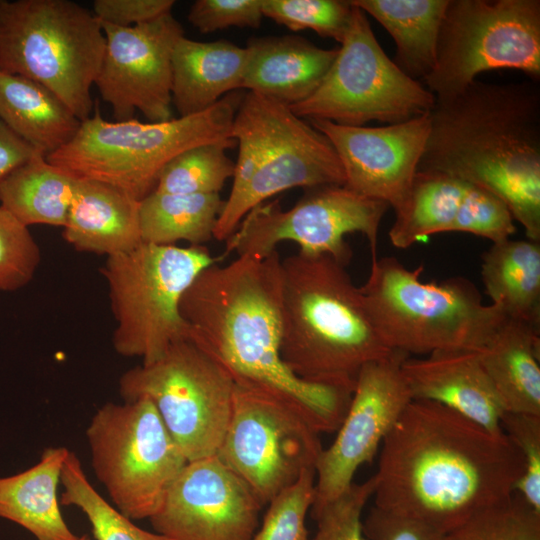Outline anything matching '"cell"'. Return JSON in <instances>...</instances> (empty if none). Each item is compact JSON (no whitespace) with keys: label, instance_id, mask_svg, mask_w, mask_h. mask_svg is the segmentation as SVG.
Segmentation results:
<instances>
[{"label":"cell","instance_id":"6da1fadb","mask_svg":"<svg viewBox=\"0 0 540 540\" xmlns=\"http://www.w3.org/2000/svg\"><path fill=\"white\" fill-rule=\"evenodd\" d=\"M524 468L506 434L449 408L412 400L381 445L374 506L448 533L510 498Z\"/></svg>","mask_w":540,"mask_h":540},{"label":"cell","instance_id":"7a4b0ae2","mask_svg":"<svg viewBox=\"0 0 540 540\" xmlns=\"http://www.w3.org/2000/svg\"><path fill=\"white\" fill-rule=\"evenodd\" d=\"M189 339L237 385L269 394L292 408L318 433L337 431L353 391L304 381L285 365L281 259L238 256L202 270L179 305Z\"/></svg>","mask_w":540,"mask_h":540},{"label":"cell","instance_id":"3957f363","mask_svg":"<svg viewBox=\"0 0 540 540\" xmlns=\"http://www.w3.org/2000/svg\"><path fill=\"white\" fill-rule=\"evenodd\" d=\"M417 171L443 173L505 202L529 240L540 242V88L536 81L475 80L435 100Z\"/></svg>","mask_w":540,"mask_h":540},{"label":"cell","instance_id":"277c9868","mask_svg":"<svg viewBox=\"0 0 540 540\" xmlns=\"http://www.w3.org/2000/svg\"><path fill=\"white\" fill-rule=\"evenodd\" d=\"M280 354L300 379L353 391L361 368L388 355L360 287L328 255L281 260Z\"/></svg>","mask_w":540,"mask_h":540},{"label":"cell","instance_id":"5b68a950","mask_svg":"<svg viewBox=\"0 0 540 540\" xmlns=\"http://www.w3.org/2000/svg\"><path fill=\"white\" fill-rule=\"evenodd\" d=\"M422 271L395 257L372 259L360 289L384 344L408 355L481 349L505 315L485 305L468 279L422 282Z\"/></svg>","mask_w":540,"mask_h":540},{"label":"cell","instance_id":"8992f818","mask_svg":"<svg viewBox=\"0 0 540 540\" xmlns=\"http://www.w3.org/2000/svg\"><path fill=\"white\" fill-rule=\"evenodd\" d=\"M243 95L232 92L210 109L161 122H110L95 112L47 161L77 178L114 186L141 201L155 189L164 166L196 145L234 140L231 128Z\"/></svg>","mask_w":540,"mask_h":540},{"label":"cell","instance_id":"52a82bcc","mask_svg":"<svg viewBox=\"0 0 540 540\" xmlns=\"http://www.w3.org/2000/svg\"><path fill=\"white\" fill-rule=\"evenodd\" d=\"M105 35L92 11L70 0H3L0 70L56 94L82 122L92 116Z\"/></svg>","mask_w":540,"mask_h":540},{"label":"cell","instance_id":"ba28073f","mask_svg":"<svg viewBox=\"0 0 540 540\" xmlns=\"http://www.w3.org/2000/svg\"><path fill=\"white\" fill-rule=\"evenodd\" d=\"M216 260L203 245L143 242L108 256L101 273L117 323L112 337L116 353L149 364L172 344L189 339L180 300L197 275Z\"/></svg>","mask_w":540,"mask_h":540},{"label":"cell","instance_id":"9c48e42d","mask_svg":"<svg viewBox=\"0 0 540 540\" xmlns=\"http://www.w3.org/2000/svg\"><path fill=\"white\" fill-rule=\"evenodd\" d=\"M86 438L97 479L115 507L132 520L150 519L156 513L188 462L145 397L101 406Z\"/></svg>","mask_w":540,"mask_h":540},{"label":"cell","instance_id":"30bf717a","mask_svg":"<svg viewBox=\"0 0 540 540\" xmlns=\"http://www.w3.org/2000/svg\"><path fill=\"white\" fill-rule=\"evenodd\" d=\"M494 69H517L539 80V0H449L435 66L423 80L427 89L437 100L450 98Z\"/></svg>","mask_w":540,"mask_h":540},{"label":"cell","instance_id":"8fae6325","mask_svg":"<svg viewBox=\"0 0 540 540\" xmlns=\"http://www.w3.org/2000/svg\"><path fill=\"white\" fill-rule=\"evenodd\" d=\"M435 100L387 56L366 14L353 5L348 28L323 81L311 96L290 109L307 120L345 126H364L370 121L389 125L428 114Z\"/></svg>","mask_w":540,"mask_h":540},{"label":"cell","instance_id":"7c38bea8","mask_svg":"<svg viewBox=\"0 0 540 540\" xmlns=\"http://www.w3.org/2000/svg\"><path fill=\"white\" fill-rule=\"evenodd\" d=\"M231 376L190 339L119 379L124 401L149 399L188 461L215 456L233 403Z\"/></svg>","mask_w":540,"mask_h":540},{"label":"cell","instance_id":"4fadbf2b","mask_svg":"<svg viewBox=\"0 0 540 540\" xmlns=\"http://www.w3.org/2000/svg\"><path fill=\"white\" fill-rule=\"evenodd\" d=\"M389 207L346 185L312 188L287 210L278 200L253 208L225 241L224 254L264 258L279 243L292 241L299 246V252L328 255L346 266L352 251L345 236L359 232L367 238L375 258L379 226Z\"/></svg>","mask_w":540,"mask_h":540},{"label":"cell","instance_id":"5bb4252c","mask_svg":"<svg viewBox=\"0 0 540 540\" xmlns=\"http://www.w3.org/2000/svg\"><path fill=\"white\" fill-rule=\"evenodd\" d=\"M319 433L285 402L262 391L234 387L219 459L252 490L262 506L314 468Z\"/></svg>","mask_w":540,"mask_h":540},{"label":"cell","instance_id":"9a60e30c","mask_svg":"<svg viewBox=\"0 0 540 540\" xmlns=\"http://www.w3.org/2000/svg\"><path fill=\"white\" fill-rule=\"evenodd\" d=\"M407 357L404 352L392 350L359 371L337 435L317 459L311 508L336 498L354 483L358 468L373 461L378 448L413 400L401 368Z\"/></svg>","mask_w":540,"mask_h":540},{"label":"cell","instance_id":"2e32d148","mask_svg":"<svg viewBox=\"0 0 540 540\" xmlns=\"http://www.w3.org/2000/svg\"><path fill=\"white\" fill-rule=\"evenodd\" d=\"M100 24L106 42L94 85L116 121L136 110L149 122L172 119L171 57L184 35L179 21L171 12L133 27Z\"/></svg>","mask_w":540,"mask_h":540},{"label":"cell","instance_id":"e0dca14e","mask_svg":"<svg viewBox=\"0 0 540 540\" xmlns=\"http://www.w3.org/2000/svg\"><path fill=\"white\" fill-rule=\"evenodd\" d=\"M269 143L251 180L224 200L213 238L226 241L246 214L270 197L295 187L345 185V174L329 139L290 107L267 98Z\"/></svg>","mask_w":540,"mask_h":540},{"label":"cell","instance_id":"ac0fdd59","mask_svg":"<svg viewBox=\"0 0 540 540\" xmlns=\"http://www.w3.org/2000/svg\"><path fill=\"white\" fill-rule=\"evenodd\" d=\"M262 507L215 455L188 461L149 520L171 540H251Z\"/></svg>","mask_w":540,"mask_h":540},{"label":"cell","instance_id":"d6986e66","mask_svg":"<svg viewBox=\"0 0 540 540\" xmlns=\"http://www.w3.org/2000/svg\"><path fill=\"white\" fill-rule=\"evenodd\" d=\"M333 145L345 185L397 210L405 201L429 135V113L380 127L307 120Z\"/></svg>","mask_w":540,"mask_h":540},{"label":"cell","instance_id":"ffe728a7","mask_svg":"<svg viewBox=\"0 0 540 540\" xmlns=\"http://www.w3.org/2000/svg\"><path fill=\"white\" fill-rule=\"evenodd\" d=\"M401 368L413 400L438 403L493 434H504L505 411L477 351L452 349L425 358L407 357Z\"/></svg>","mask_w":540,"mask_h":540},{"label":"cell","instance_id":"44dd1931","mask_svg":"<svg viewBox=\"0 0 540 540\" xmlns=\"http://www.w3.org/2000/svg\"><path fill=\"white\" fill-rule=\"evenodd\" d=\"M245 48L242 89L288 107L315 92L338 51L295 35L251 38Z\"/></svg>","mask_w":540,"mask_h":540},{"label":"cell","instance_id":"7402d4cb","mask_svg":"<svg viewBox=\"0 0 540 540\" xmlns=\"http://www.w3.org/2000/svg\"><path fill=\"white\" fill-rule=\"evenodd\" d=\"M246 48L227 41L181 36L171 57V100L179 117L202 113L242 89Z\"/></svg>","mask_w":540,"mask_h":540},{"label":"cell","instance_id":"603a6c76","mask_svg":"<svg viewBox=\"0 0 540 540\" xmlns=\"http://www.w3.org/2000/svg\"><path fill=\"white\" fill-rule=\"evenodd\" d=\"M140 201L109 184L79 178L63 238L80 252L112 256L142 243Z\"/></svg>","mask_w":540,"mask_h":540},{"label":"cell","instance_id":"cb8c5ba5","mask_svg":"<svg viewBox=\"0 0 540 540\" xmlns=\"http://www.w3.org/2000/svg\"><path fill=\"white\" fill-rule=\"evenodd\" d=\"M477 352L504 411L540 415V327L504 316Z\"/></svg>","mask_w":540,"mask_h":540},{"label":"cell","instance_id":"d4e9b609","mask_svg":"<svg viewBox=\"0 0 540 540\" xmlns=\"http://www.w3.org/2000/svg\"><path fill=\"white\" fill-rule=\"evenodd\" d=\"M65 447L46 448L37 464L0 478V517L28 530L37 540H76L60 510L57 487Z\"/></svg>","mask_w":540,"mask_h":540},{"label":"cell","instance_id":"484cf974","mask_svg":"<svg viewBox=\"0 0 540 540\" xmlns=\"http://www.w3.org/2000/svg\"><path fill=\"white\" fill-rule=\"evenodd\" d=\"M0 119L45 157L78 132L81 121L51 90L0 70Z\"/></svg>","mask_w":540,"mask_h":540},{"label":"cell","instance_id":"4316f807","mask_svg":"<svg viewBox=\"0 0 540 540\" xmlns=\"http://www.w3.org/2000/svg\"><path fill=\"white\" fill-rule=\"evenodd\" d=\"M481 276L491 305L508 318L540 327V242L493 243L482 255Z\"/></svg>","mask_w":540,"mask_h":540},{"label":"cell","instance_id":"83f0119b","mask_svg":"<svg viewBox=\"0 0 540 540\" xmlns=\"http://www.w3.org/2000/svg\"><path fill=\"white\" fill-rule=\"evenodd\" d=\"M376 19L396 44L394 63L410 78L433 70L440 26L449 0H351Z\"/></svg>","mask_w":540,"mask_h":540},{"label":"cell","instance_id":"f1b7e54d","mask_svg":"<svg viewBox=\"0 0 540 540\" xmlns=\"http://www.w3.org/2000/svg\"><path fill=\"white\" fill-rule=\"evenodd\" d=\"M79 178L37 154L0 181V206L26 227H64Z\"/></svg>","mask_w":540,"mask_h":540},{"label":"cell","instance_id":"f546056e","mask_svg":"<svg viewBox=\"0 0 540 540\" xmlns=\"http://www.w3.org/2000/svg\"><path fill=\"white\" fill-rule=\"evenodd\" d=\"M468 183L452 176L417 171L389 230L392 245L406 249L429 236L452 232Z\"/></svg>","mask_w":540,"mask_h":540},{"label":"cell","instance_id":"4dcf8cb0","mask_svg":"<svg viewBox=\"0 0 540 540\" xmlns=\"http://www.w3.org/2000/svg\"><path fill=\"white\" fill-rule=\"evenodd\" d=\"M223 204L220 194L152 192L139 205L142 242L175 245L186 241L202 245L213 238Z\"/></svg>","mask_w":540,"mask_h":540},{"label":"cell","instance_id":"1f68e13d","mask_svg":"<svg viewBox=\"0 0 540 540\" xmlns=\"http://www.w3.org/2000/svg\"><path fill=\"white\" fill-rule=\"evenodd\" d=\"M60 503L75 506L87 517L96 540H171L135 525L92 486L77 455L69 451L62 467Z\"/></svg>","mask_w":540,"mask_h":540},{"label":"cell","instance_id":"d6a6232c","mask_svg":"<svg viewBox=\"0 0 540 540\" xmlns=\"http://www.w3.org/2000/svg\"><path fill=\"white\" fill-rule=\"evenodd\" d=\"M235 145V140L211 142L182 151L161 170L153 192L219 194L234 174L235 163L226 150Z\"/></svg>","mask_w":540,"mask_h":540},{"label":"cell","instance_id":"836d02e7","mask_svg":"<svg viewBox=\"0 0 540 540\" xmlns=\"http://www.w3.org/2000/svg\"><path fill=\"white\" fill-rule=\"evenodd\" d=\"M445 540H540V513L515 492L475 512L446 533Z\"/></svg>","mask_w":540,"mask_h":540},{"label":"cell","instance_id":"e575fe53","mask_svg":"<svg viewBox=\"0 0 540 540\" xmlns=\"http://www.w3.org/2000/svg\"><path fill=\"white\" fill-rule=\"evenodd\" d=\"M264 17L291 31L313 30L341 43L353 5L343 0H263Z\"/></svg>","mask_w":540,"mask_h":540},{"label":"cell","instance_id":"d590c367","mask_svg":"<svg viewBox=\"0 0 540 540\" xmlns=\"http://www.w3.org/2000/svg\"><path fill=\"white\" fill-rule=\"evenodd\" d=\"M315 477V469H307L274 497L251 540H311L305 521L315 499Z\"/></svg>","mask_w":540,"mask_h":540},{"label":"cell","instance_id":"8d00e7d4","mask_svg":"<svg viewBox=\"0 0 540 540\" xmlns=\"http://www.w3.org/2000/svg\"><path fill=\"white\" fill-rule=\"evenodd\" d=\"M375 486L373 475L363 483H353L336 498L311 508L317 524L315 536L311 540H367L362 513L373 496Z\"/></svg>","mask_w":540,"mask_h":540},{"label":"cell","instance_id":"74e56055","mask_svg":"<svg viewBox=\"0 0 540 540\" xmlns=\"http://www.w3.org/2000/svg\"><path fill=\"white\" fill-rule=\"evenodd\" d=\"M40 260L39 246L28 227L0 206V292L26 286Z\"/></svg>","mask_w":540,"mask_h":540},{"label":"cell","instance_id":"f35d334b","mask_svg":"<svg viewBox=\"0 0 540 540\" xmlns=\"http://www.w3.org/2000/svg\"><path fill=\"white\" fill-rule=\"evenodd\" d=\"M514 218L503 200L468 183L452 232H465L498 243L515 233Z\"/></svg>","mask_w":540,"mask_h":540},{"label":"cell","instance_id":"ab89813d","mask_svg":"<svg viewBox=\"0 0 540 540\" xmlns=\"http://www.w3.org/2000/svg\"><path fill=\"white\" fill-rule=\"evenodd\" d=\"M501 427L523 459L524 468L515 492L540 513V415L505 412Z\"/></svg>","mask_w":540,"mask_h":540},{"label":"cell","instance_id":"60d3db41","mask_svg":"<svg viewBox=\"0 0 540 540\" xmlns=\"http://www.w3.org/2000/svg\"><path fill=\"white\" fill-rule=\"evenodd\" d=\"M263 0H196L188 21L201 33L230 27L258 28L264 18Z\"/></svg>","mask_w":540,"mask_h":540},{"label":"cell","instance_id":"b9f144b4","mask_svg":"<svg viewBox=\"0 0 540 540\" xmlns=\"http://www.w3.org/2000/svg\"><path fill=\"white\" fill-rule=\"evenodd\" d=\"M367 540H445V533L419 520L373 506L363 520Z\"/></svg>","mask_w":540,"mask_h":540},{"label":"cell","instance_id":"7bdbcfd3","mask_svg":"<svg viewBox=\"0 0 540 540\" xmlns=\"http://www.w3.org/2000/svg\"><path fill=\"white\" fill-rule=\"evenodd\" d=\"M174 4V0H95L92 13L100 22L133 27L171 13Z\"/></svg>","mask_w":540,"mask_h":540},{"label":"cell","instance_id":"ee69618b","mask_svg":"<svg viewBox=\"0 0 540 540\" xmlns=\"http://www.w3.org/2000/svg\"><path fill=\"white\" fill-rule=\"evenodd\" d=\"M37 154L42 153L19 137L0 119V181Z\"/></svg>","mask_w":540,"mask_h":540},{"label":"cell","instance_id":"f6af8a7d","mask_svg":"<svg viewBox=\"0 0 540 540\" xmlns=\"http://www.w3.org/2000/svg\"><path fill=\"white\" fill-rule=\"evenodd\" d=\"M76 540H90V538L88 537L87 534H84V535L78 536Z\"/></svg>","mask_w":540,"mask_h":540},{"label":"cell","instance_id":"bcb514c9","mask_svg":"<svg viewBox=\"0 0 540 540\" xmlns=\"http://www.w3.org/2000/svg\"><path fill=\"white\" fill-rule=\"evenodd\" d=\"M3 0H0V4L2 3Z\"/></svg>","mask_w":540,"mask_h":540}]
</instances>
